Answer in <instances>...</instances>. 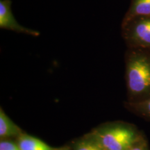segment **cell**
Listing matches in <instances>:
<instances>
[{
  "label": "cell",
  "instance_id": "obj_1",
  "mask_svg": "<svg viewBox=\"0 0 150 150\" xmlns=\"http://www.w3.org/2000/svg\"><path fill=\"white\" fill-rule=\"evenodd\" d=\"M129 91L135 95L150 92V58L147 54L134 52L130 54L127 65Z\"/></svg>",
  "mask_w": 150,
  "mask_h": 150
},
{
  "label": "cell",
  "instance_id": "obj_2",
  "mask_svg": "<svg viewBox=\"0 0 150 150\" xmlns=\"http://www.w3.org/2000/svg\"><path fill=\"white\" fill-rule=\"evenodd\" d=\"M135 133L127 127H118L99 134L98 145L104 150H128L136 142Z\"/></svg>",
  "mask_w": 150,
  "mask_h": 150
},
{
  "label": "cell",
  "instance_id": "obj_3",
  "mask_svg": "<svg viewBox=\"0 0 150 150\" xmlns=\"http://www.w3.org/2000/svg\"><path fill=\"white\" fill-rule=\"evenodd\" d=\"M130 24L125 31V37L134 45L150 47V16L129 19Z\"/></svg>",
  "mask_w": 150,
  "mask_h": 150
},
{
  "label": "cell",
  "instance_id": "obj_4",
  "mask_svg": "<svg viewBox=\"0 0 150 150\" xmlns=\"http://www.w3.org/2000/svg\"><path fill=\"white\" fill-rule=\"evenodd\" d=\"M0 28L32 36L40 35L39 31L24 27L17 21L11 10V0H0Z\"/></svg>",
  "mask_w": 150,
  "mask_h": 150
},
{
  "label": "cell",
  "instance_id": "obj_5",
  "mask_svg": "<svg viewBox=\"0 0 150 150\" xmlns=\"http://www.w3.org/2000/svg\"><path fill=\"white\" fill-rule=\"evenodd\" d=\"M18 145L21 150H63L52 147L35 137L20 135Z\"/></svg>",
  "mask_w": 150,
  "mask_h": 150
},
{
  "label": "cell",
  "instance_id": "obj_6",
  "mask_svg": "<svg viewBox=\"0 0 150 150\" xmlns=\"http://www.w3.org/2000/svg\"><path fill=\"white\" fill-rule=\"evenodd\" d=\"M20 129L5 114L1 108L0 111V136L1 138L20 135Z\"/></svg>",
  "mask_w": 150,
  "mask_h": 150
},
{
  "label": "cell",
  "instance_id": "obj_7",
  "mask_svg": "<svg viewBox=\"0 0 150 150\" xmlns=\"http://www.w3.org/2000/svg\"><path fill=\"white\" fill-rule=\"evenodd\" d=\"M141 16H150V0H132L129 19Z\"/></svg>",
  "mask_w": 150,
  "mask_h": 150
},
{
  "label": "cell",
  "instance_id": "obj_8",
  "mask_svg": "<svg viewBox=\"0 0 150 150\" xmlns=\"http://www.w3.org/2000/svg\"><path fill=\"white\" fill-rule=\"evenodd\" d=\"M76 150H103V149L98 144L93 143L92 142H85L81 143Z\"/></svg>",
  "mask_w": 150,
  "mask_h": 150
},
{
  "label": "cell",
  "instance_id": "obj_9",
  "mask_svg": "<svg viewBox=\"0 0 150 150\" xmlns=\"http://www.w3.org/2000/svg\"><path fill=\"white\" fill-rule=\"evenodd\" d=\"M0 150H21L18 145L11 141H1Z\"/></svg>",
  "mask_w": 150,
  "mask_h": 150
},
{
  "label": "cell",
  "instance_id": "obj_10",
  "mask_svg": "<svg viewBox=\"0 0 150 150\" xmlns=\"http://www.w3.org/2000/svg\"><path fill=\"white\" fill-rule=\"evenodd\" d=\"M138 107L144 114L150 117V98L139 103L138 104Z\"/></svg>",
  "mask_w": 150,
  "mask_h": 150
},
{
  "label": "cell",
  "instance_id": "obj_11",
  "mask_svg": "<svg viewBox=\"0 0 150 150\" xmlns=\"http://www.w3.org/2000/svg\"><path fill=\"white\" fill-rule=\"evenodd\" d=\"M128 150H145V149L142 146H134V147L132 146Z\"/></svg>",
  "mask_w": 150,
  "mask_h": 150
}]
</instances>
